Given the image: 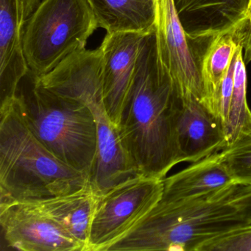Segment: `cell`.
<instances>
[{
  "label": "cell",
  "mask_w": 251,
  "mask_h": 251,
  "mask_svg": "<svg viewBox=\"0 0 251 251\" xmlns=\"http://www.w3.org/2000/svg\"><path fill=\"white\" fill-rule=\"evenodd\" d=\"M220 152L233 180L241 184H251V127Z\"/></svg>",
  "instance_id": "cell-19"
},
{
  "label": "cell",
  "mask_w": 251,
  "mask_h": 251,
  "mask_svg": "<svg viewBox=\"0 0 251 251\" xmlns=\"http://www.w3.org/2000/svg\"><path fill=\"white\" fill-rule=\"evenodd\" d=\"M176 133L180 163L197 162L227 145L221 119L191 94L183 95Z\"/></svg>",
  "instance_id": "cell-11"
},
{
  "label": "cell",
  "mask_w": 251,
  "mask_h": 251,
  "mask_svg": "<svg viewBox=\"0 0 251 251\" xmlns=\"http://www.w3.org/2000/svg\"><path fill=\"white\" fill-rule=\"evenodd\" d=\"M220 152L208 155L176 174L163 179L160 201L185 202L215 193L235 183Z\"/></svg>",
  "instance_id": "cell-14"
},
{
  "label": "cell",
  "mask_w": 251,
  "mask_h": 251,
  "mask_svg": "<svg viewBox=\"0 0 251 251\" xmlns=\"http://www.w3.org/2000/svg\"><path fill=\"white\" fill-rule=\"evenodd\" d=\"M236 201L249 227H251V184L240 185Z\"/></svg>",
  "instance_id": "cell-20"
},
{
  "label": "cell",
  "mask_w": 251,
  "mask_h": 251,
  "mask_svg": "<svg viewBox=\"0 0 251 251\" xmlns=\"http://www.w3.org/2000/svg\"><path fill=\"white\" fill-rule=\"evenodd\" d=\"M99 27L107 33L155 30L158 0H87Z\"/></svg>",
  "instance_id": "cell-15"
},
{
  "label": "cell",
  "mask_w": 251,
  "mask_h": 251,
  "mask_svg": "<svg viewBox=\"0 0 251 251\" xmlns=\"http://www.w3.org/2000/svg\"><path fill=\"white\" fill-rule=\"evenodd\" d=\"M251 20V0L250 1L249 13H248V20Z\"/></svg>",
  "instance_id": "cell-23"
},
{
  "label": "cell",
  "mask_w": 251,
  "mask_h": 251,
  "mask_svg": "<svg viewBox=\"0 0 251 251\" xmlns=\"http://www.w3.org/2000/svg\"><path fill=\"white\" fill-rule=\"evenodd\" d=\"M20 0H0V98H14L20 81L29 71L23 46Z\"/></svg>",
  "instance_id": "cell-13"
},
{
  "label": "cell",
  "mask_w": 251,
  "mask_h": 251,
  "mask_svg": "<svg viewBox=\"0 0 251 251\" xmlns=\"http://www.w3.org/2000/svg\"><path fill=\"white\" fill-rule=\"evenodd\" d=\"M239 39L243 48L245 62L251 61V20H248L242 27L238 28Z\"/></svg>",
  "instance_id": "cell-21"
},
{
  "label": "cell",
  "mask_w": 251,
  "mask_h": 251,
  "mask_svg": "<svg viewBox=\"0 0 251 251\" xmlns=\"http://www.w3.org/2000/svg\"><path fill=\"white\" fill-rule=\"evenodd\" d=\"M242 45L238 30L217 35L208 40L200 55V70L205 91V104L211 110L222 81Z\"/></svg>",
  "instance_id": "cell-17"
},
{
  "label": "cell",
  "mask_w": 251,
  "mask_h": 251,
  "mask_svg": "<svg viewBox=\"0 0 251 251\" xmlns=\"http://www.w3.org/2000/svg\"><path fill=\"white\" fill-rule=\"evenodd\" d=\"M160 60L182 95L191 94L205 103L199 57L176 12L173 0H158L155 26Z\"/></svg>",
  "instance_id": "cell-9"
},
{
  "label": "cell",
  "mask_w": 251,
  "mask_h": 251,
  "mask_svg": "<svg viewBox=\"0 0 251 251\" xmlns=\"http://www.w3.org/2000/svg\"><path fill=\"white\" fill-rule=\"evenodd\" d=\"M96 202L97 194L90 186L74 193L32 203L83 244L88 251Z\"/></svg>",
  "instance_id": "cell-16"
},
{
  "label": "cell",
  "mask_w": 251,
  "mask_h": 251,
  "mask_svg": "<svg viewBox=\"0 0 251 251\" xmlns=\"http://www.w3.org/2000/svg\"><path fill=\"white\" fill-rule=\"evenodd\" d=\"M98 27L87 0H45L23 27L29 70L38 77L50 73L66 58L86 49Z\"/></svg>",
  "instance_id": "cell-6"
},
{
  "label": "cell",
  "mask_w": 251,
  "mask_h": 251,
  "mask_svg": "<svg viewBox=\"0 0 251 251\" xmlns=\"http://www.w3.org/2000/svg\"><path fill=\"white\" fill-rule=\"evenodd\" d=\"M163 189V179L138 175L97 195L88 251H108L158 204Z\"/></svg>",
  "instance_id": "cell-7"
},
{
  "label": "cell",
  "mask_w": 251,
  "mask_h": 251,
  "mask_svg": "<svg viewBox=\"0 0 251 251\" xmlns=\"http://www.w3.org/2000/svg\"><path fill=\"white\" fill-rule=\"evenodd\" d=\"M240 183L185 202H159L108 251H201L207 244L249 227L236 203Z\"/></svg>",
  "instance_id": "cell-2"
},
{
  "label": "cell",
  "mask_w": 251,
  "mask_h": 251,
  "mask_svg": "<svg viewBox=\"0 0 251 251\" xmlns=\"http://www.w3.org/2000/svg\"><path fill=\"white\" fill-rule=\"evenodd\" d=\"M145 35L133 31L107 33L100 45L103 55L104 103L116 127L133 78L141 44Z\"/></svg>",
  "instance_id": "cell-10"
},
{
  "label": "cell",
  "mask_w": 251,
  "mask_h": 251,
  "mask_svg": "<svg viewBox=\"0 0 251 251\" xmlns=\"http://www.w3.org/2000/svg\"><path fill=\"white\" fill-rule=\"evenodd\" d=\"M32 133L14 98L0 106V202H36L90 187Z\"/></svg>",
  "instance_id": "cell-3"
},
{
  "label": "cell",
  "mask_w": 251,
  "mask_h": 251,
  "mask_svg": "<svg viewBox=\"0 0 251 251\" xmlns=\"http://www.w3.org/2000/svg\"><path fill=\"white\" fill-rule=\"evenodd\" d=\"M102 71L103 55L100 47L75 52L50 73L39 77L45 87L80 100L93 113L98 132V153L91 185L97 195L138 176L105 108Z\"/></svg>",
  "instance_id": "cell-5"
},
{
  "label": "cell",
  "mask_w": 251,
  "mask_h": 251,
  "mask_svg": "<svg viewBox=\"0 0 251 251\" xmlns=\"http://www.w3.org/2000/svg\"><path fill=\"white\" fill-rule=\"evenodd\" d=\"M14 99L38 140L91 182L96 165L98 132L90 108L80 100L45 87L30 70L20 81Z\"/></svg>",
  "instance_id": "cell-4"
},
{
  "label": "cell",
  "mask_w": 251,
  "mask_h": 251,
  "mask_svg": "<svg viewBox=\"0 0 251 251\" xmlns=\"http://www.w3.org/2000/svg\"><path fill=\"white\" fill-rule=\"evenodd\" d=\"M251 0H173L190 41L208 40L242 27L248 20Z\"/></svg>",
  "instance_id": "cell-12"
},
{
  "label": "cell",
  "mask_w": 251,
  "mask_h": 251,
  "mask_svg": "<svg viewBox=\"0 0 251 251\" xmlns=\"http://www.w3.org/2000/svg\"><path fill=\"white\" fill-rule=\"evenodd\" d=\"M45 0H20L23 11V23L25 24L27 20L30 18L33 12L36 11L39 5Z\"/></svg>",
  "instance_id": "cell-22"
},
{
  "label": "cell",
  "mask_w": 251,
  "mask_h": 251,
  "mask_svg": "<svg viewBox=\"0 0 251 251\" xmlns=\"http://www.w3.org/2000/svg\"><path fill=\"white\" fill-rule=\"evenodd\" d=\"M0 226L7 249L86 251L83 244L30 202H0Z\"/></svg>",
  "instance_id": "cell-8"
},
{
  "label": "cell",
  "mask_w": 251,
  "mask_h": 251,
  "mask_svg": "<svg viewBox=\"0 0 251 251\" xmlns=\"http://www.w3.org/2000/svg\"><path fill=\"white\" fill-rule=\"evenodd\" d=\"M182 105L183 95L160 60L154 30L141 44L117 126L138 175L164 179L180 163L176 129Z\"/></svg>",
  "instance_id": "cell-1"
},
{
  "label": "cell",
  "mask_w": 251,
  "mask_h": 251,
  "mask_svg": "<svg viewBox=\"0 0 251 251\" xmlns=\"http://www.w3.org/2000/svg\"><path fill=\"white\" fill-rule=\"evenodd\" d=\"M251 127V111L247 102V72L242 45L238 50L235 61L233 95L226 126L227 136L226 147L233 143Z\"/></svg>",
  "instance_id": "cell-18"
}]
</instances>
